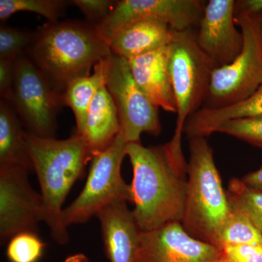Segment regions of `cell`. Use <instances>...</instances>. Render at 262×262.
I'll return each mask as SVG.
<instances>
[{"instance_id":"6da1fadb","label":"cell","mask_w":262,"mask_h":262,"mask_svg":"<svg viewBox=\"0 0 262 262\" xmlns=\"http://www.w3.org/2000/svg\"><path fill=\"white\" fill-rule=\"evenodd\" d=\"M126 155L133 169V214L141 232L182 221L187 172L177 166L163 145L128 143Z\"/></svg>"},{"instance_id":"7a4b0ae2","label":"cell","mask_w":262,"mask_h":262,"mask_svg":"<svg viewBox=\"0 0 262 262\" xmlns=\"http://www.w3.org/2000/svg\"><path fill=\"white\" fill-rule=\"evenodd\" d=\"M111 54L96 26L72 20L37 27L26 55L63 94L71 81L91 75L95 66Z\"/></svg>"},{"instance_id":"3957f363","label":"cell","mask_w":262,"mask_h":262,"mask_svg":"<svg viewBox=\"0 0 262 262\" xmlns=\"http://www.w3.org/2000/svg\"><path fill=\"white\" fill-rule=\"evenodd\" d=\"M24 140L40 187L43 222L55 242L68 244V228L62 220L66 198L83 176L93 155L80 136L67 139L42 138L25 130Z\"/></svg>"},{"instance_id":"277c9868","label":"cell","mask_w":262,"mask_h":262,"mask_svg":"<svg viewBox=\"0 0 262 262\" xmlns=\"http://www.w3.org/2000/svg\"><path fill=\"white\" fill-rule=\"evenodd\" d=\"M187 189L181 224L194 238L218 248L231 213L227 191L206 138L189 139Z\"/></svg>"},{"instance_id":"5b68a950","label":"cell","mask_w":262,"mask_h":262,"mask_svg":"<svg viewBox=\"0 0 262 262\" xmlns=\"http://www.w3.org/2000/svg\"><path fill=\"white\" fill-rule=\"evenodd\" d=\"M168 70L177 103V124L171 140L164 147L176 164L187 169L182 152L184 124L206 100L213 69L209 58L198 47L193 30L177 32L168 45Z\"/></svg>"},{"instance_id":"8992f818","label":"cell","mask_w":262,"mask_h":262,"mask_svg":"<svg viewBox=\"0 0 262 262\" xmlns=\"http://www.w3.org/2000/svg\"><path fill=\"white\" fill-rule=\"evenodd\" d=\"M244 36V48L232 63L212 72L209 89L202 107L220 108L252 96L262 83V40L259 25L247 15L234 14Z\"/></svg>"},{"instance_id":"52a82bcc","label":"cell","mask_w":262,"mask_h":262,"mask_svg":"<svg viewBox=\"0 0 262 262\" xmlns=\"http://www.w3.org/2000/svg\"><path fill=\"white\" fill-rule=\"evenodd\" d=\"M127 144L120 132L110 147L93 157L83 189L63 209L62 220L67 228L85 223L117 200L132 203L130 185L125 182L121 174Z\"/></svg>"},{"instance_id":"ba28073f","label":"cell","mask_w":262,"mask_h":262,"mask_svg":"<svg viewBox=\"0 0 262 262\" xmlns=\"http://www.w3.org/2000/svg\"><path fill=\"white\" fill-rule=\"evenodd\" d=\"M8 102L26 131L55 138L56 117L63 106L62 94L27 55L15 61V80Z\"/></svg>"},{"instance_id":"9c48e42d","label":"cell","mask_w":262,"mask_h":262,"mask_svg":"<svg viewBox=\"0 0 262 262\" xmlns=\"http://www.w3.org/2000/svg\"><path fill=\"white\" fill-rule=\"evenodd\" d=\"M105 86L116 106L120 132L127 143L141 142L144 133L162 132L158 108L136 83L128 61L116 54L104 59Z\"/></svg>"},{"instance_id":"30bf717a","label":"cell","mask_w":262,"mask_h":262,"mask_svg":"<svg viewBox=\"0 0 262 262\" xmlns=\"http://www.w3.org/2000/svg\"><path fill=\"white\" fill-rule=\"evenodd\" d=\"M205 5L200 0H120L96 28L108 46L122 29L146 19L163 22L177 32L193 30L199 27Z\"/></svg>"},{"instance_id":"8fae6325","label":"cell","mask_w":262,"mask_h":262,"mask_svg":"<svg viewBox=\"0 0 262 262\" xmlns=\"http://www.w3.org/2000/svg\"><path fill=\"white\" fill-rule=\"evenodd\" d=\"M28 170L0 165V241L9 242L22 232H39L43 222L42 196L33 189Z\"/></svg>"},{"instance_id":"7c38bea8","label":"cell","mask_w":262,"mask_h":262,"mask_svg":"<svg viewBox=\"0 0 262 262\" xmlns=\"http://www.w3.org/2000/svg\"><path fill=\"white\" fill-rule=\"evenodd\" d=\"M222 251L192 237L180 222L141 232L135 262H220Z\"/></svg>"},{"instance_id":"4fadbf2b","label":"cell","mask_w":262,"mask_h":262,"mask_svg":"<svg viewBox=\"0 0 262 262\" xmlns=\"http://www.w3.org/2000/svg\"><path fill=\"white\" fill-rule=\"evenodd\" d=\"M234 6V0H210L205 5L196 41L213 69L232 63L244 48V36L235 27Z\"/></svg>"},{"instance_id":"5bb4252c","label":"cell","mask_w":262,"mask_h":262,"mask_svg":"<svg viewBox=\"0 0 262 262\" xmlns=\"http://www.w3.org/2000/svg\"><path fill=\"white\" fill-rule=\"evenodd\" d=\"M127 203L125 200H117L96 215L110 262H135L140 246L141 231Z\"/></svg>"},{"instance_id":"9a60e30c","label":"cell","mask_w":262,"mask_h":262,"mask_svg":"<svg viewBox=\"0 0 262 262\" xmlns=\"http://www.w3.org/2000/svg\"><path fill=\"white\" fill-rule=\"evenodd\" d=\"M168 46L127 60L139 87L153 104L177 113V103L168 70Z\"/></svg>"},{"instance_id":"2e32d148","label":"cell","mask_w":262,"mask_h":262,"mask_svg":"<svg viewBox=\"0 0 262 262\" xmlns=\"http://www.w3.org/2000/svg\"><path fill=\"white\" fill-rule=\"evenodd\" d=\"M173 38V29L163 22L151 19L129 24L110 42L112 53L126 60L166 47Z\"/></svg>"},{"instance_id":"e0dca14e","label":"cell","mask_w":262,"mask_h":262,"mask_svg":"<svg viewBox=\"0 0 262 262\" xmlns=\"http://www.w3.org/2000/svg\"><path fill=\"white\" fill-rule=\"evenodd\" d=\"M120 132L116 106L104 84L93 100L84 130L78 136L94 156L110 147Z\"/></svg>"},{"instance_id":"ac0fdd59","label":"cell","mask_w":262,"mask_h":262,"mask_svg":"<svg viewBox=\"0 0 262 262\" xmlns=\"http://www.w3.org/2000/svg\"><path fill=\"white\" fill-rule=\"evenodd\" d=\"M262 115V83L247 99L220 108L202 107L191 115L184 124L183 134L188 139L206 138L216 132L223 122L233 119Z\"/></svg>"},{"instance_id":"d6986e66","label":"cell","mask_w":262,"mask_h":262,"mask_svg":"<svg viewBox=\"0 0 262 262\" xmlns=\"http://www.w3.org/2000/svg\"><path fill=\"white\" fill-rule=\"evenodd\" d=\"M23 125L10 103L0 101V165H12L33 170L24 140Z\"/></svg>"},{"instance_id":"ffe728a7","label":"cell","mask_w":262,"mask_h":262,"mask_svg":"<svg viewBox=\"0 0 262 262\" xmlns=\"http://www.w3.org/2000/svg\"><path fill=\"white\" fill-rule=\"evenodd\" d=\"M103 61L95 66L91 75L71 81L62 94L63 105L70 107L75 115L76 135L80 136L83 131L90 106L98 91L105 84Z\"/></svg>"},{"instance_id":"44dd1931","label":"cell","mask_w":262,"mask_h":262,"mask_svg":"<svg viewBox=\"0 0 262 262\" xmlns=\"http://www.w3.org/2000/svg\"><path fill=\"white\" fill-rule=\"evenodd\" d=\"M227 194L230 208L244 213L262 235L261 191L234 178L229 180Z\"/></svg>"},{"instance_id":"7402d4cb","label":"cell","mask_w":262,"mask_h":262,"mask_svg":"<svg viewBox=\"0 0 262 262\" xmlns=\"http://www.w3.org/2000/svg\"><path fill=\"white\" fill-rule=\"evenodd\" d=\"M70 4L67 0H0V20L3 23L15 13L24 11L42 15L48 22L58 21Z\"/></svg>"},{"instance_id":"603a6c76","label":"cell","mask_w":262,"mask_h":262,"mask_svg":"<svg viewBox=\"0 0 262 262\" xmlns=\"http://www.w3.org/2000/svg\"><path fill=\"white\" fill-rule=\"evenodd\" d=\"M244 244H261L262 235L247 216L231 208L228 220L221 233L218 248Z\"/></svg>"},{"instance_id":"cb8c5ba5","label":"cell","mask_w":262,"mask_h":262,"mask_svg":"<svg viewBox=\"0 0 262 262\" xmlns=\"http://www.w3.org/2000/svg\"><path fill=\"white\" fill-rule=\"evenodd\" d=\"M46 246L37 233L22 232L10 239L7 257L10 262H37L42 257Z\"/></svg>"},{"instance_id":"d4e9b609","label":"cell","mask_w":262,"mask_h":262,"mask_svg":"<svg viewBox=\"0 0 262 262\" xmlns=\"http://www.w3.org/2000/svg\"><path fill=\"white\" fill-rule=\"evenodd\" d=\"M34 38V32L10 27L4 23L0 25V58L16 60L27 54Z\"/></svg>"},{"instance_id":"484cf974","label":"cell","mask_w":262,"mask_h":262,"mask_svg":"<svg viewBox=\"0 0 262 262\" xmlns=\"http://www.w3.org/2000/svg\"><path fill=\"white\" fill-rule=\"evenodd\" d=\"M216 132L233 136L262 149V115L227 120L217 128Z\"/></svg>"},{"instance_id":"4316f807","label":"cell","mask_w":262,"mask_h":262,"mask_svg":"<svg viewBox=\"0 0 262 262\" xmlns=\"http://www.w3.org/2000/svg\"><path fill=\"white\" fill-rule=\"evenodd\" d=\"M71 4L75 5L83 13L88 23L100 25L115 8L117 1L113 0H72Z\"/></svg>"},{"instance_id":"83f0119b","label":"cell","mask_w":262,"mask_h":262,"mask_svg":"<svg viewBox=\"0 0 262 262\" xmlns=\"http://www.w3.org/2000/svg\"><path fill=\"white\" fill-rule=\"evenodd\" d=\"M221 251L220 262H262L261 244L228 246Z\"/></svg>"},{"instance_id":"f1b7e54d","label":"cell","mask_w":262,"mask_h":262,"mask_svg":"<svg viewBox=\"0 0 262 262\" xmlns=\"http://www.w3.org/2000/svg\"><path fill=\"white\" fill-rule=\"evenodd\" d=\"M15 61L0 58V98L9 101L15 80Z\"/></svg>"},{"instance_id":"f546056e","label":"cell","mask_w":262,"mask_h":262,"mask_svg":"<svg viewBox=\"0 0 262 262\" xmlns=\"http://www.w3.org/2000/svg\"><path fill=\"white\" fill-rule=\"evenodd\" d=\"M234 14L247 15L256 21H259L262 18V0L235 1Z\"/></svg>"},{"instance_id":"4dcf8cb0","label":"cell","mask_w":262,"mask_h":262,"mask_svg":"<svg viewBox=\"0 0 262 262\" xmlns=\"http://www.w3.org/2000/svg\"><path fill=\"white\" fill-rule=\"evenodd\" d=\"M243 182L249 187L262 192V166L256 171L246 174L243 177Z\"/></svg>"},{"instance_id":"1f68e13d","label":"cell","mask_w":262,"mask_h":262,"mask_svg":"<svg viewBox=\"0 0 262 262\" xmlns=\"http://www.w3.org/2000/svg\"><path fill=\"white\" fill-rule=\"evenodd\" d=\"M63 262H90L89 258L83 253H75L65 258Z\"/></svg>"},{"instance_id":"d6a6232c","label":"cell","mask_w":262,"mask_h":262,"mask_svg":"<svg viewBox=\"0 0 262 262\" xmlns=\"http://www.w3.org/2000/svg\"><path fill=\"white\" fill-rule=\"evenodd\" d=\"M258 25H259V29H260V34H261V40H262V18L261 20H259V21H258Z\"/></svg>"}]
</instances>
